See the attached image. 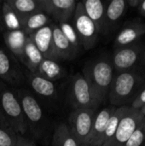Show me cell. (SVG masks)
<instances>
[{
  "instance_id": "obj_1",
  "label": "cell",
  "mask_w": 145,
  "mask_h": 146,
  "mask_svg": "<svg viewBox=\"0 0 145 146\" xmlns=\"http://www.w3.org/2000/svg\"><path fill=\"white\" fill-rule=\"evenodd\" d=\"M145 87V67L115 74L108 101L115 107L131 106Z\"/></svg>"
},
{
  "instance_id": "obj_2",
  "label": "cell",
  "mask_w": 145,
  "mask_h": 146,
  "mask_svg": "<svg viewBox=\"0 0 145 146\" xmlns=\"http://www.w3.org/2000/svg\"><path fill=\"white\" fill-rule=\"evenodd\" d=\"M82 74L91 86L99 104L108 100L109 89L115 76L112 56L109 53H102L88 60Z\"/></svg>"
},
{
  "instance_id": "obj_3",
  "label": "cell",
  "mask_w": 145,
  "mask_h": 146,
  "mask_svg": "<svg viewBox=\"0 0 145 146\" xmlns=\"http://www.w3.org/2000/svg\"><path fill=\"white\" fill-rule=\"evenodd\" d=\"M15 92L21 103L28 130L38 140L44 139V128L47 126L44 110L34 94L26 88H15Z\"/></svg>"
},
{
  "instance_id": "obj_4",
  "label": "cell",
  "mask_w": 145,
  "mask_h": 146,
  "mask_svg": "<svg viewBox=\"0 0 145 146\" xmlns=\"http://www.w3.org/2000/svg\"><path fill=\"white\" fill-rule=\"evenodd\" d=\"M0 113L13 129L25 136L28 131L27 124L22 111L21 103L14 88L0 80Z\"/></svg>"
},
{
  "instance_id": "obj_5",
  "label": "cell",
  "mask_w": 145,
  "mask_h": 146,
  "mask_svg": "<svg viewBox=\"0 0 145 146\" xmlns=\"http://www.w3.org/2000/svg\"><path fill=\"white\" fill-rule=\"evenodd\" d=\"M111 56L115 74L145 67V42L141 40L134 44L115 49Z\"/></svg>"
},
{
  "instance_id": "obj_6",
  "label": "cell",
  "mask_w": 145,
  "mask_h": 146,
  "mask_svg": "<svg viewBox=\"0 0 145 146\" xmlns=\"http://www.w3.org/2000/svg\"><path fill=\"white\" fill-rule=\"evenodd\" d=\"M68 95L70 104L73 110L95 109L97 110L99 104L93 91L82 73L73 74L68 84Z\"/></svg>"
},
{
  "instance_id": "obj_7",
  "label": "cell",
  "mask_w": 145,
  "mask_h": 146,
  "mask_svg": "<svg viewBox=\"0 0 145 146\" xmlns=\"http://www.w3.org/2000/svg\"><path fill=\"white\" fill-rule=\"evenodd\" d=\"M71 23L78 34L81 47L85 50L93 49L98 42L100 34L94 22L85 14L81 1L77 3Z\"/></svg>"
},
{
  "instance_id": "obj_8",
  "label": "cell",
  "mask_w": 145,
  "mask_h": 146,
  "mask_svg": "<svg viewBox=\"0 0 145 146\" xmlns=\"http://www.w3.org/2000/svg\"><path fill=\"white\" fill-rule=\"evenodd\" d=\"M0 80L14 89L26 82L21 62L4 46H0Z\"/></svg>"
},
{
  "instance_id": "obj_9",
  "label": "cell",
  "mask_w": 145,
  "mask_h": 146,
  "mask_svg": "<svg viewBox=\"0 0 145 146\" xmlns=\"http://www.w3.org/2000/svg\"><path fill=\"white\" fill-rule=\"evenodd\" d=\"M97 111V110L95 109H78L73 110L69 115L67 125L82 145H85L89 139Z\"/></svg>"
},
{
  "instance_id": "obj_10",
  "label": "cell",
  "mask_w": 145,
  "mask_h": 146,
  "mask_svg": "<svg viewBox=\"0 0 145 146\" xmlns=\"http://www.w3.org/2000/svg\"><path fill=\"white\" fill-rule=\"evenodd\" d=\"M145 35V21L142 17H133L123 21L115 33L114 50L134 44L142 40Z\"/></svg>"
},
{
  "instance_id": "obj_11",
  "label": "cell",
  "mask_w": 145,
  "mask_h": 146,
  "mask_svg": "<svg viewBox=\"0 0 145 146\" xmlns=\"http://www.w3.org/2000/svg\"><path fill=\"white\" fill-rule=\"evenodd\" d=\"M143 118L144 115L139 110L128 106L125 115L119 123L115 135L108 143L103 146H125Z\"/></svg>"
},
{
  "instance_id": "obj_12",
  "label": "cell",
  "mask_w": 145,
  "mask_h": 146,
  "mask_svg": "<svg viewBox=\"0 0 145 146\" xmlns=\"http://www.w3.org/2000/svg\"><path fill=\"white\" fill-rule=\"evenodd\" d=\"M128 9L126 0L107 1L103 32V36L117 33L123 23V19L126 16Z\"/></svg>"
},
{
  "instance_id": "obj_13",
  "label": "cell",
  "mask_w": 145,
  "mask_h": 146,
  "mask_svg": "<svg viewBox=\"0 0 145 146\" xmlns=\"http://www.w3.org/2000/svg\"><path fill=\"white\" fill-rule=\"evenodd\" d=\"M75 0H39L40 9L56 23L69 21L75 11Z\"/></svg>"
},
{
  "instance_id": "obj_14",
  "label": "cell",
  "mask_w": 145,
  "mask_h": 146,
  "mask_svg": "<svg viewBox=\"0 0 145 146\" xmlns=\"http://www.w3.org/2000/svg\"><path fill=\"white\" fill-rule=\"evenodd\" d=\"M116 108L117 107L109 105L107 107H104L101 110L97 111L93 121L91 134L85 145L95 146L103 145V136L107 128L108 122Z\"/></svg>"
},
{
  "instance_id": "obj_15",
  "label": "cell",
  "mask_w": 145,
  "mask_h": 146,
  "mask_svg": "<svg viewBox=\"0 0 145 146\" xmlns=\"http://www.w3.org/2000/svg\"><path fill=\"white\" fill-rule=\"evenodd\" d=\"M25 81L29 85L32 92L46 99H56L57 98V87L54 81L49 80L35 73L24 69Z\"/></svg>"
},
{
  "instance_id": "obj_16",
  "label": "cell",
  "mask_w": 145,
  "mask_h": 146,
  "mask_svg": "<svg viewBox=\"0 0 145 146\" xmlns=\"http://www.w3.org/2000/svg\"><path fill=\"white\" fill-rule=\"evenodd\" d=\"M50 26L52 28L53 46L56 58L59 61L73 60L75 58L79 51L77 50L66 38L56 22H51Z\"/></svg>"
},
{
  "instance_id": "obj_17",
  "label": "cell",
  "mask_w": 145,
  "mask_h": 146,
  "mask_svg": "<svg viewBox=\"0 0 145 146\" xmlns=\"http://www.w3.org/2000/svg\"><path fill=\"white\" fill-rule=\"evenodd\" d=\"M30 38L40 51L44 58L56 59L53 46V35L50 24L29 35Z\"/></svg>"
},
{
  "instance_id": "obj_18",
  "label": "cell",
  "mask_w": 145,
  "mask_h": 146,
  "mask_svg": "<svg viewBox=\"0 0 145 146\" xmlns=\"http://www.w3.org/2000/svg\"><path fill=\"white\" fill-rule=\"evenodd\" d=\"M28 35L22 30H11L3 32V41L5 48L20 62Z\"/></svg>"
},
{
  "instance_id": "obj_19",
  "label": "cell",
  "mask_w": 145,
  "mask_h": 146,
  "mask_svg": "<svg viewBox=\"0 0 145 146\" xmlns=\"http://www.w3.org/2000/svg\"><path fill=\"white\" fill-rule=\"evenodd\" d=\"M81 3L85 14L96 25L100 36L103 35L107 1L85 0L81 1Z\"/></svg>"
},
{
  "instance_id": "obj_20",
  "label": "cell",
  "mask_w": 145,
  "mask_h": 146,
  "mask_svg": "<svg viewBox=\"0 0 145 146\" xmlns=\"http://www.w3.org/2000/svg\"><path fill=\"white\" fill-rule=\"evenodd\" d=\"M37 74L51 81L62 79L67 75V70L60 61L53 58H44L38 65L36 73Z\"/></svg>"
},
{
  "instance_id": "obj_21",
  "label": "cell",
  "mask_w": 145,
  "mask_h": 146,
  "mask_svg": "<svg viewBox=\"0 0 145 146\" xmlns=\"http://www.w3.org/2000/svg\"><path fill=\"white\" fill-rule=\"evenodd\" d=\"M43 59L44 56L28 36L20 62L24 65L25 69L31 73H36L37 68Z\"/></svg>"
},
{
  "instance_id": "obj_22",
  "label": "cell",
  "mask_w": 145,
  "mask_h": 146,
  "mask_svg": "<svg viewBox=\"0 0 145 146\" xmlns=\"http://www.w3.org/2000/svg\"><path fill=\"white\" fill-rule=\"evenodd\" d=\"M51 18L44 11L39 10L22 19V30L29 36L40 28L51 24Z\"/></svg>"
},
{
  "instance_id": "obj_23",
  "label": "cell",
  "mask_w": 145,
  "mask_h": 146,
  "mask_svg": "<svg viewBox=\"0 0 145 146\" xmlns=\"http://www.w3.org/2000/svg\"><path fill=\"white\" fill-rule=\"evenodd\" d=\"M52 146H82L70 132L67 123H59L52 135Z\"/></svg>"
},
{
  "instance_id": "obj_24",
  "label": "cell",
  "mask_w": 145,
  "mask_h": 146,
  "mask_svg": "<svg viewBox=\"0 0 145 146\" xmlns=\"http://www.w3.org/2000/svg\"><path fill=\"white\" fill-rule=\"evenodd\" d=\"M5 2L21 19L30 14L41 10L39 0H6Z\"/></svg>"
},
{
  "instance_id": "obj_25",
  "label": "cell",
  "mask_w": 145,
  "mask_h": 146,
  "mask_svg": "<svg viewBox=\"0 0 145 146\" xmlns=\"http://www.w3.org/2000/svg\"><path fill=\"white\" fill-rule=\"evenodd\" d=\"M3 18L5 31L22 29V19L16 14L5 1L3 3Z\"/></svg>"
},
{
  "instance_id": "obj_26",
  "label": "cell",
  "mask_w": 145,
  "mask_h": 146,
  "mask_svg": "<svg viewBox=\"0 0 145 146\" xmlns=\"http://www.w3.org/2000/svg\"><path fill=\"white\" fill-rule=\"evenodd\" d=\"M19 134L0 113V146H15Z\"/></svg>"
},
{
  "instance_id": "obj_27",
  "label": "cell",
  "mask_w": 145,
  "mask_h": 146,
  "mask_svg": "<svg viewBox=\"0 0 145 146\" xmlns=\"http://www.w3.org/2000/svg\"><path fill=\"white\" fill-rule=\"evenodd\" d=\"M57 24H58L61 31L66 37V38L69 41V43L77 50L79 51L82 49V47H81L78 34H77L73 26L72 25V23L70 21H62V22H59Z\"/></svg>"
},
{
  "instance_id": "obj_28",
  "label": "cell",
  "mask_w": 145,
  "mask_h": 146,
  "mask_svg": "<svg viewBox=\"0 0 145 146\" xmlns=\"http://www.w3.org/2000/svg\"><path fill=\"white\" fill-rule=\"evenodd\" d=\"M145 145V116L138 124L125 146H144Z\"/></svg>"
},
{
  "instance_id": "obj_29",
  "label": "cell",
  "mask_w": 145,
  "mask_h": 146,
  "mask_svg": "<svg viewBox=\"0 0 145 146\" xmlns=\"http://www.w3.org/2000/svg\"><path fill=\"white\" fill-rule=\"evenodd\" d=\"M144 106H145V87L141 91L138 96L135 98V100L133 101V103L131 104L130 107H132L134 110H140Z\"/></svg>"
},
{
  "instance_id": "obj_30",
  "label": "cell",
  "mask_w": 145,
  "mask_h": 146,
  "mask_svg": "<svg viewBox=\"0 0 145 146\" xmlns=\"http://www.w3.org/2000/svg\"><path fill=\"white\" fill-rule=\"evenodd\" d=\"M15 146H36V144L33 139L22 135H19Z\"/></svg>"
},
{
  "instance_id": "obj_31",
  "label": "cell",
  "mask_w": 145,
  "mask_h": 146,
  "mask_svg": "<svg viewBox=\"0 0 145 146\" xmlns=\"http://www.w3.org/2000/svg\"><path fill=\"white\" fill-rule=\"evenodd\" d=\"M126 3L128 8L138 9L142 3V0H126Z\"/></svg>"
},
{
  "instance_id": "obj_32",
  "label": "cell",
  "mask_w": 145,
  "mask_h": 146,
  "mask_svg": "<svg viewBox=\"0 0 145 146\" xmlns=\"http://www.w3.org/2000/svg\"><path fill=\"white\" fill-rule=\"evenodd\" d=\"M3 1L0 0V30L4 32L5 28H4L3 18Z\"/></svg>"
},
{
  "instance_id": "obj_33",
  "label": "cell",
  "mask_w": 145,
  "mask_h": 146,
  "mask_svg": "<svg viewBox=\"0 0 145 146\" xmlns=\"http://www.w3.org/2000/svg\"><path fill=\"white\" fill-rule=\"evenodd\" d=\"M138 10V13L139 14V15L143 18H145V0L144 1H142L140 6L138 7V9H137Z\"/></svg>"
},
{
  "instance_id": "obj_34",
  "label": "cell",
  "mask_w": 145,
  "mask_h": 146,
  "mask_svg": "<svg viewBox=\"0 0 145 146\" xmlns=\"http://www.w3.org/2000/svg\"><path fill=\"white\" fill-rule=\"evenodd\" d=\"M139 111L141 112V114H142L144 116H145V106H144V107H143V108H142V109H141Z\"/></svg>"
},
{
  "instance_id": "obj_35",
  "label": "cell",
  "mask_w": 145,
  "mask_h": 146,
  "mask_svg": "<svg viewBox=\"0 0 145 146\" xmlns=\"http://www.w3.org/2000/svg\"><path fill=\"white\" fill-rule=\"evenodd\" d=\"M82 146H95V145H83Z\"/></svg>"
},
{
  "instance_id": "obj_36",
  "label": "cell",
  "mask_w": 145,
  "mask_h": 146,
  "mask_svg": "<svg viewBox=\"0 0 145 146\" xmlns=\"http://www.w3.org/2000/svg\"><path fill=\"white\" fill-rule=\"evenodd\" d=\"M144 146H145V145H144Z\"/></svg>"
}]
</instances>
